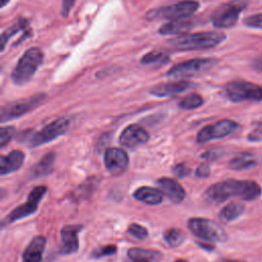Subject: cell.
<instances>
[{"label": "cell", "instance_id": "25", "mask_svg": "<svg viewBox=\"0 0 262 262\" xmlns=\"http://www.w3.org/2000/svg\"><path fill=\"white\" fill-rule=\"evenodd\" d=\"M55 160L54 152L46 154L34 167L31 169V175L34 177H40L49 174L52 171Z\"/></svg>", "mask_w": 262, "mask_h": 262}, {"label": "cell", "instance_id": "12", "mask_svg": "<svg viewBox=\"0 0 262 262\" xmlns=\"http://www.w3.org/2000/svg\"><path fill=\"white\" fill-rule=\"evenodd\" d=\"M70 120L67 118H59L48 125H46L43 129L33 134L30 140V146L35 147L41 144H44L46 142L52 141L58 136L62 135L69 128Z\"/></svg>", "mask_w": 262, "mask_h": 262}, {"label": "cell", "instance_id": "28", "mask_svg": "<svg viewBox=\"0 0 262 262\" xmlns=\"http://www.w3.org/2000/svg\"><path fill=\"white\" fill-rule=\"evenodd\" d=\"M203 103H204L203 97L200 94L192 93L183 97L179 102V106L184 110H193V108L200 107L201 105H203Z\"/></svg>", "mask_w": 262, "mask_h": 262}, {"label": "cell", "instance_id": "7", "mask_svg": "<svg viewBox=\"0 0 262 262\" xmlns=\"http://www.w3.org/2000/svg\"><path fill=\"white\" fill-rule=\"evenodd\" d=\"M224 92L232 102L262 101V86L248 81H231L225 85Z\"/></svg>", "mask_w": 262, "mask_h": 262}, {"label": "cell", "instance_id": "18", "mask_svg": "<svg viewBox=\"0 0 262 262\" xmlns=\"http://www.w3.org/2000/svg\"><path fill=\"white\" fill-rule=\"evenodd\" d=\"M46 239L44 236H35L27 246L23 253L21 262H41L43 252L45 249Z\"/></svg>", "mask_w": 262, "mask_h": 262}, {"label": "cell", "instance_id": "8", "mask_svg": "<svg viewBox=\"0 0 262 262\" xmlns=\"http://www.w3.org/2000/svg\"><path fill=\"white\" fill-rule=\"evenodd\" d=\"M218 60L216 58H193L180 62L167 72V77L170 79L190 78L211 70Z\"/></svg>", "mask_w": 262, "mask_h": 262}, {"label": "cell", "instance_id": "33", "mask_svg": "<svg viewBox=\"0 0 262 262\" xmlns=\"http://www.w3.org/2000/svg\"><path fill=\"white\" fill-rule=\"evenodd\" d=\"M225 155V149L222 147H213L208 150H206L203 155L202 158L206 159L207 161H216L223 157Z\"/></svg>", "mask_w": 262, "mask_h": 262}, {"label": "cell", "instance_id": "11", "mask_svg": "<svg viewBox=\"0 0 262 262\" xmlns=\"http://www.w3.org/2000/svg\"><path fill=\"white\" fill-rule=\"evenodd\" d=\"M46 190H47L46 186H43V185L34 187L28 195L27 203L14 208L5 217V219L3 221V225L6 224V223H12L16 220L28 217V216L32 215L33 213H35L38 206H39V203H40L41 199L44 196Z\"/></svg>", "mask_w": 262, "mask_h": 262}, {"label": "cell", "instance_id": "19", "mask_svg": "<svg viewBox=\"0 0 262 262\" xmlns=\"http://www.w3.org/2000/svg\"><path fill=\"white\" fill-rule=\"evenodd\" d=\"M25 155L21 150H12L7 156L0 158V174L4 176L18 170L24 163Z\"/></svg>", "mask_w": 262, "mask_h": 262}, {"label": "cell", "instance_id": "35", "mask_svg": "<svg viewBox=\"0 0 262 262\" xmlns=\"http://www.w3.org/2000/svg\"><path fill=\"white\" fill-rule=\"evenodd\" d=\"M173 173L179 177V178H182V177H185L187 176L189 173H190V168L187 167L186 165L184 164H178L174 167L173 169Z\"/></svg>", "mask_w": 262, "mask_h": 262}, {"label": "cell", "instance_id": "38", "mask_svg": "<svg viewBox=\"0 0 262 262\" xmlns=\"http://www.w3.org/2000/svg\"><path fill=\"white\" fill-rule=\"evenodd\" d=\"M248 140L254 141V142L260 141V140H262V134H261L260 132H258L257 130H254V131H252L251 133H249V135H248Z\"/></svg>", "mask_w": 262, "mask_h": 262}, {"label": "cell", "instance_id": "36", "mask_svg": "<svg viewBox=\"0 0 262 262\" xmlns=\"http://www.w3.org/2000/svg\"><path fill=\"white\" fill-rule=\"evenodd\" d=\"M76 0H62V6H61V15L63 17H67L69 13L71 12L73 6L75 5Z\"/></svg>", "mask_w": 262, "mask_h": 262}, {"label": "cell", "instance_id": "21", "mask_svg": "<svg viewBox=\"0 0 262 262\" xmlns=\"http://www.w3.org/2000/svg\"><path fill=\"white\" fill-rule=\"evenodd\" d=\"M133 195L136 200L147 205H159L163 201V192L160 189L149 186H141L137 188Z\"/></svg>", "mask_w": 262, "mask_h": 262}, {"label": "cell", "instance_id": "30", "mask_svg": "<svg viewBox=\"0 0 262 262\" xmlns=\"http://www.w3.org/2000/svg\"><path fill=\"white\" fill-rule=\"evenodd\" d=\"M128 233L137 239H144L148 234L146 228L137 223H131L129 225Z\"/></svg>", "mask_w": 262, "mask_h": 262}, {"label": "cell", "instance_id": "39", "mask_svg": "<svg viewBox=\"0 0 262 262\" xmlns=\"http://www.w3.org/2000/svg\"><path fill=\"white\" fill-rule=\"evenodd\" d=\"M252 68H253L255 71L262 73V56L257 57L256 59L253 60V62H252Z\"/></svg>", "mask_w": 262, "mask_h": 262}, {"label": "cell", "instance_id": "26", "mask_svg": "<svg viewBox=\"0 0 262 262\" xmlns=\"http://www.w3.org/2000/svg\"><path fill=\"white\" fill-rule=\"evenodd\" d=\"M28 20L27 19H18L17 23H15L14 25H12L11 27L7 28L1 35V51L4 50L5 45L7 43V41L13 37L15 34H17L19 31H26L27 27H28Z\"/></svg>", "mask_w": 262, "mask_h": 262}, {"label": "cell", "instance_id": "6", "mask_svg": "<svg viewBox=\"0 0 262 262\" xmlns=\"http://www.w3.org/2000/svg\"><path fill=\"white\" fill-rule=\"evenodd\" d=\"M187 226L196 237L214 243H224L228 239L226 231L215 221L207 218H190Z\"/></svg>", "mask_w": 262, "mask_h": 262}, {"label": "cell", "instance_id": "37", "mask_svg": "<svg viewBox=\"0 0 262 262\" xmlns=\"http://www.w3.org/2000/svg\"><path fill=\"white\" fill-rule=\"evenodd\" d=\"M195 175L201 178L208 177L210 175V167L207 164L200 165L195 170Z\"/></svg>", "mask_w": 262, "mask_h": 262}, {"label": "cell", "instance_id": "42", "mask_svg": "<svg viewBox=\"0 0 262 262\" xmlns=\"http://www.w3.org/2000/svg\"><path fill=\"white\" fill-rule=\"evenodd\" d=\"M224 262H243V261H238V260H225Z\"/></svg>", "mask_w": 262, "mask_h": 262}, {"label": "cell", "instance_id": "14", "mask_svg": "<svg viewBox=\"0 0 262 262\" xmlns=\"http://www.w3.org/2000/svg\"><path fill=\"white\" fill-rule=\"evenodd\" d=\"M148 133L144 128L133 124L127 126L123 130V132L120 135L119 141L122 145L131 148L145 143L148 140Z\"/></svg>", "mask_w": 262, "mask_h": 262}, {"label": "cell", "instance_id": "43", "mask_svg": "<svg viewBox=\"0 0 262 262\" xmlns=\"http://www.w3.org/2000/svg\"><path fill=\"white\" fill-rule=\"evenodd\" d=\"M175 262H187V261H185V260H183V259H178V260H176Z\"/></svg>", "mask_w": 262, "mask_h": 262}, {"label": "cell", "instance_id": "41", "mask_svg": "<svg viewBox=\"0 0 262 262\" xmlns=\"http://www.w3.org/2000/svg\"><path fill=\"white\" fill-rule=\"evenodd\" d=\"M1 1V8H3L10 0H0Z\"/></svg>", "mask_w": 262, "mask_h": 262}, {"label": "cell", "instance_id": "17", "mask_svg": "<svg viewBox=\"0 0 262 262\" xmlns=\"http://www.w3.org/2000/svg\"><path fill=\"white\" fill-rule=\"evenodd\" d=\"M160 190L173 203H180L185 198L184 188L174 179L168 177H162L157 181Z\"/></svg>", "mask_w": 262, "mask_h": 262}, {"label": "cell", "instance_id": "40", "mask_svg": "<svg viewBox=\"0 0 262 262\" xmlns=\"http://www.w3.org/2000/svg\"><path fill=\"white\" fill-rule=\"evenodd\" d=\"M255 130H257L258 132H260V133L262 134V121L257 122V124H256V129H255Z\"/></svg>", "mask_w": 262, "mask_h": 262}, {"label": "cell", "instance_id": "5", "mask_svg": "<svg viewBox=\"0 0 262 262\" xmlns=\"http://www.w3.org/2000/svg\"><path fill=\"white\" fill-rule=\"evenodd\" d=\"M250 0H230L218 8L211 15V23L217 29H228L233 27L242 11L249 5Z\"/></svg>", "mask_w": 262, "mask_h": 262}, {"label": "cell", "instance_id": "10", "mask_svg": "<svg viewBox=\"0 0 262 262\" xmlns=\"http://www.w3.org/2000/svg\"><path fill=\"white\" fill-rule=\"evenodd\" d=\"M241 128L239 124L230 119H223L213 125L202 128L196 135L198 143H205L213 139L223 138L228 136Z\"/></svg>", "mask_w": 262, "mask_h": 262}, {"label": "cell", "instance_id": "16", "mask_svg": "<svg viewBox=\"0 0 262 262\" xmlns=\"http://www.w3.org/2000/svg\"><path fill=\"white\" fill-rule=\"evenodd\" d=\"M194 86L193 83L186 81V80H180L176 82H170L165 84H159L157 86H154L149 93L157 97H167V96H174L176 94L182 93Z\"/></svg>", "mask_w": 262, "mask_h": 262}, {"label": "cell", "instance_id": "15", "mask_svg": "<svg viewBox=\"0 0 262 262\" xmlns=\"http://www.w3.org/2000/svg\"><path fill=\"white\" fill-rule=\"evenodd\" d=\"M82 229L81 225H66L60 231V247L59 252L63 255H69L77 252L79 248L78 233Z\"/></svg>", "mask_w": 262, "mask_h": 262}, {"label": "cell", "instance_id": "44", "mask_svg": "<svg viewBox=\"0 0 262 262\" xmlns=\"http://www.w3.org/2000/svg\"><path fill=\"white\" fill-rule=\"evenodd\" d=\"M134 262H136V261H134Z\"/></svg>", "mask_w": 262, "mask_h": 262}, {"label": "cell", "instance_id": "2", "mask_svg": "<svg viewBox=\"0 0 262 262\" xmlns=\"http://www.w3.org/2000/svg\"><path fill=\"white\" fill-rule=\"evenodd\" d=\"M226 39V35L222 32H200L169 40L167 43L170 47L179 51L204 50L211 49L221 44Z\"/></svg>", "mask_w": 262, "mask_h": 262}, {"label": "cell", "instance_id": "1", "mask_svg": "<svg viewBox=\"0 0 262 262\" xmlns=\"http://www.w3.org/2000/svg\"><path fill=\"white\" fill-rule=\"evenodd\" d=\"M261 193L262 187L254 180L226 179L209 186L204 196L207 201L218 204L232 196H238L243 201H255Z\"/></svg>", "mask_w": 262, "mask_h": 262}, {"label": "cell", "instance_id": "27", "mask_svg": "<svg viewBox=\"0 0 262 262\" xmlns=\"http://www.w3.org/2000/svg\"><path fill=\"white\" fill-rule=\"evenodd\" d=\"M164 239L170 247H178L185 239V233L178 228H170L164 233Z\"/></svg>", "mask_w": 262, "mask_h": 262}, {"label": "cell", "instance_id": "13", "mask_svg": "<svg viewBox=\"0 0 262 262\" xmlns=\"http://www.w3.org/2000/svg\"><path fill=\"white\" fill-rule=\"evenodd\" d=\"M129 163L127 152L119 147H110L104 152V165L106 170L113 175L122 174Z\"/></svg>", "mask_w": 262, "mask_h": 262}, {"label": "cell", "instance_id": "34", "mask_svg": "<svg viewBox=\"0 0 262 262\" xmlns=\"http://www.w3.org/2000/svg\"><path fill=\"white\" fill-rule=\"evenodd\" d=\"M117 251V247L114 245H107V246H103L100 247L98 249H95L92 253V256L94 258H101L104 256H110L115 254Z\"/></svg>", "mask_w": 262, "mask_h": 262}, {"label": "cell", "instance_id": "32", "mask_svg": "<svg viewBox=\"0 0 262 262\" xmlns=\"http://www.w3.org/2000/svg\"><path fill=\"white\" fill-rule=\"evenodd\" d=\"M15 129L13 126H5L0 130V145L5 146L13 137Z\"/></svg>", "mask_w": 262, "mask_h": 262}, {"label": "cell", "instance_id": "20", "mask_svg": "<svg viewBox=\"0 0 262 262\" xmlns=\"http://www.w3.org/2000/svg\"><path fill=\"white\" fill-rule=\"evenodd\" d=\"M259 164V159L257 155L253 152H239L235 157H233L229 163L228 166L232 170H247L251 169Z\"/></svg>", "mask_w": 262, "mask_h": 262}, {"label": "cell", "instance_id": "4", "mask_svg": "<svg viewBox=\"0 0 262 262\" xmlns=\"http://www.w3.org/2000/svg\"><path fill=\"white\" fill-rule=\"evenodd\" d=\"M200 7V3L194 0H183L168 6L160 7L157 9L149 10L145 17L148 20L156 19H168V20H178L183 19L192 15Z\"/></svg>", "mask_w": 262, "mask_h": 262}, {"label": "cell", "instance_id": "22", "mask_svg": "<svg viewBox=\"0 0 262 262\" xmlns=\"http://www.w3.org/2000/svg\"><path fill=\"white\" fill-rule=\"evenodd\" d=\"M193 23L189 20H171L170 23L164 24L159 29V33L161 35H181L190 31L193 28Z\"/></svg>", "mask_w": 262, "mask_h": 262}, {"label": "cell", "instance_id": "23", "mask_svg": "<svg viewBox=\"0 0 262 262\" xmlns=\"http://www.w3.org/2000/svg\"><path fill=\"white\" fill-rule=\"evenodd\" d=\"M244 212L245 205L242 202H230L220 210L218 217L222 222L228 223L237 219Z\"/></svg>", "mask_w": 262, "mask_h": 262}, {"label": "cell", "instance_id": "24", "mask_svg": "<svg viewBox=\"0 0 262 262\" xmlns=\"http://www.w3.org/2000/svg\"><path fill=\"white\" fill-rule=\"evenodd\" d=\"M128 256L136 262H151L161 259L162 254L159 251L146 250L142 248H131L128 250Z\"/></svg>", "mask_w": 262, "mask_h": 262}, {"label": "cell", "instance_id": "31", "mask_svg": "<svg viewBox=\"0 0 262 262\" xmlns=\"http://www.w3.org/2000/svg\"><path fill=\"white\" fill-rule=\"evenodd\" d=\"M244 25L248 28L262 30V12L249 15L244 18Z\"/></svg>", "mask_w": 262, "mask_h": 262}, {"label": "cell", "instance_id": "29", "mask_svg": "<svg viewBox=\"0 0 262 262\" xmlns=\"http://www.w3.org/2000/svg\"><path fill=\"white\" fill-rule=\"evenodd\" d=\"M168 60H169V57L165 53H163L161 51L154 50V51L145 54L142 57L141 62L144 64H155V63L162 64V63H166Z\"/></svg>", "mask_w": 262, "mask_h": 262}, {"label": "cell", "instance_id": "3", "mask_svg": "<svg viewBox=\"0 0 262 262\" xmlns=\"http://www.w3.org/2000/svg\"><path fill=\"white\" fill-rule=\"evenodd\" d=\"M44 54L40 48H29L18 59L11 73L12 82L19 86L28 83L42 64Z\"/></svg>", "mask_w": 262, "mask_h": 262}, {"label": "cell", "instance_id": "9", "mask_svg": "<svg viewBox=\"0 0 262 262\" xmlns=\"http://www.w3.org/2000/svg\"><path fill=\"white\" fill-rule=\"evenodd\" d=\"M45 97L46 95L44 93H39L34 96L5 104L1 108V122L3 123L27 114L28 112L35 108L38 104H40L45 99Z\"/></svg>", "mask_w": 262, "mask_h": 262}]
</instances>
